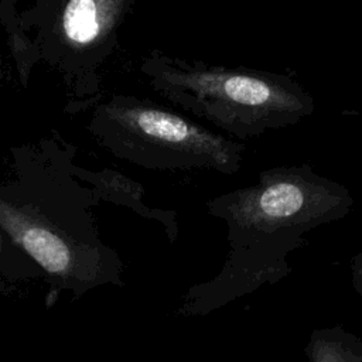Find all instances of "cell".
Returning <instances> with one entry per match:
<instances>
[{"label":"cell","mask_w":362,"mask_h":362,"mask_svg":"<svg viewBox=\"0 0 362 362\" xmlns=\"http://www.w3.org/2000/svg\"><path fill=\"white\" fill-rule=\"evenodd\" d=\"M352 192L304 163L266 168L255 184L211 202L228 225L230 252L218 284L246 291L274 283L291 272L287 256L305 246L307 232L345 218Z\"/></svg>","instance_id":"obj_1"},{"label":"cell","mask_w":362,"mask_h":362,"mask_svg":"<svg viewBox=\"0 0 362 362\" xmlns=\"http://www.w3.org/2000/svg\"><path fill=\"white\" fill-rule=\"evenodd\" d=\"M173 99L238 139L300 123L315 102L293 76L246 66H165L158 79Z\"/></svg>","instance_id":"obj_2"},{"label":"cell","mask_w":362,"mask_h":362,"mask_svg":"<svg viewBox=\"0 0 362 362\" xmlns=\"http://www.w3.org/2000/svg\"><path fill=\"white\" fill-rule=\"evenodd\" d=\"M107 134L117 151L151 164L211 168L235 174L245 144L215 134L163 107L140 102H112L103 109Z\"/></svg>","instance_id":"obj_3"},{"label":"cell","mask_w":362,"mask_h":362,"mask_svg":"<svg viewBox=\"0 0 362 362\" xmlns=\"http://www.w3.org/2000/svg\"><path fill=\"white\" fill-rule=\"evenodd\" d=\"M0 222L47 272L64 273L71 269L72 255L68 245L49 229L18 219L7 211L0 215Z\"/></svg>","instance_id":"obj_4"},{"label":"cell","mask_w":362,"mask_h":362,"mask_svg":"<svg viewBox=\"0 0 362 362\" xmlns=\"http://www.w3.org/2000/svg\"><path fill=\"white\" fill-rule=\"evenodd\" d=\"M119 3L115 1H93L75 0L65 6L62 13L64 34L76 44L92 42L116 14L115 8Z\"/></svg>","instance_id":"obj_5"},{"label":"cell","mask_w":362,"mask_h":362,"mask_svg":"<svg viewBox=\"0 0 362 362\" xmlns=\"http://www.w3.org/2000/svg\"><path fill=\"white\" fill-rule=\"evenodd\" d=\"M351 269H352V276L356 284L362 286V247L361 250L351 259Z\"/></svg>","instance_id":"obj_6"}]
</instances>
